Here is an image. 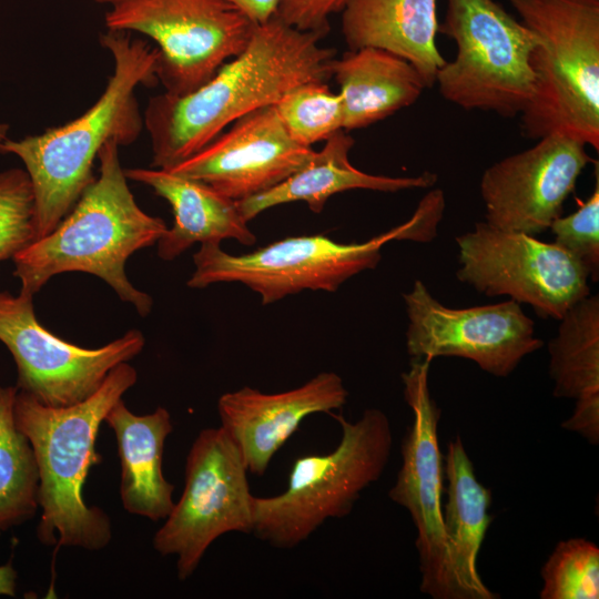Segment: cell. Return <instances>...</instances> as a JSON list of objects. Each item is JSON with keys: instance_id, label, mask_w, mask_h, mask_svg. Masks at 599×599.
I'll return each instance as SVG.
<instances>
[{"instance_id": "6da1fadb", "label": "cell", "mask_w": 599, "mask_h": 599, "mask_svg": "<svg viewBox=\"0 0 599 599\" xmlns=\"http://www.w3.org/2000/svg\"><path fill=\"white\" fill-rule=\"evenodd\" d=\"M325 37L302 31L275 14L256 24L246 47L194 91L149 100L143 114L152 165L170 169L214 140L245 114L274 105L293 88L332 75L334 50Z\"/></svg>"}, {"instance_id": "7a4b0ae2", "label": "cell", "mask_w": 599, "mask_h": 599, "mask_svg": "<svg viewBox=\"0 0 599 599\" xmlns=\"http://www.w3.org/2000/svg\"><path fill=\"white\" fill-rule=\"evenodd\" d=\"M100 41L112 54L114 71L95 103L61 126L0 143V152L17 155L31 180L37 238L51 232L93 182L94 160L108 141L122 146L138 139L143 118L135 89L159 81L156 48L115 30H108Z\"/></svg>"}, {"instance_id": "3957f363", "label": "cell", "mask_w": 599, "mask_h": 599, "mask_svg": "<svg viewBox=\"0 0 599 599\" xmlns=\"http://www.w3.org/2000/svg\"><path fill=\"white\" fill-rule=\"evenodd\" d=\"M119 146L114 140L102 146L99 176L51 232L12 258L21 294L33 297L57 274L84 272L103 280L142 317L150 313L152 297L131 284L124 266L134 252L156 243L167 227L135 202Z\"/></svg>"}, {"instance_id": "277c9868", "label": "cell", "mask_w": 599, "mask_h": 599, "mask_svg": "<svg viewBox=\"0 0 599 599\" xmlns=\"http://www.w3.org/2000/svg\"><path fill=\"white\" fill-rule=\"evenodd\" d=\"M136 380L135 368L120 363L93 395L65 407L47 406L18 389L16 423L32 446L39 471L40 542L87 550H100L110 542L109 516L88 506L82 490L90 468L102 461L95 450L99 428Z\"/></svg>"}, {"instance_id": "5b68a950", "label": "cell", "mask_w": 599, "mask_h": 599, "mask_svg": "<svg viewBox=\"0 0 599 599\" xmlns=\"http://www.w3.org/2000/svg\"><path fill=\"white\" fill-rule=\"evenodd\" d=\"M535 34L522 134L569 135L599 150V0H510Z\"/></svg>"}, {"instance_id": "8992f818", "label": "cell", "mask_w": 599, "mask_h": 599, "mask_svg": "<svg viewBox=\"0 0 599 599\" xmlns=\"http://www.w3.org/2000/svg\"><path fill=\"white\" fill-rule=\"evenodd\" d=\"M444 210V192L435 189L420 200L409 220L362 243H338L319 234L288 236L241 255L226 253L220 244H201L187 286L241 283L256 292L263 304L304 290L335 292L352 276L376 267L386 243L433 240Z\"/></svg>"}, {"instance_id": "52a82bcc", "label": "cell", "mask_w": 599, "mask_h": 599, "mask_svg": "<svg viewBox=\"0 0 599 599\" xmlns=\"http://www.w3.org/2000/svg\"><path fill=\"white\" fill-rule=\"evenodd\" d=\"M333 416L342 429L337 447L295 459L283 493L253 497L252 534L273 547L294 548L326 520L347 516L385 470L393 447L386 414L367 408L355 423Z\"/></svg>"}, {"instance_id": "ba28073f", "label": "cell", "mask_w": 599, "mask_h": 599, "mask_svg": "<svg viewBox=\"0 0 599 599\" xmlns=\"http://www.w3.org/2000/svg\"><path fill=\"white\" fill-rule=\"evenodd\" d=\"M438 32L457 53L438 71L444 99L464 110L519 115L534 92L530 54L535 34L495 0H447Z\"/></svg>"}, {"instance_id": "9c48e42d", "label": "cell", "mask_w": 599, "mask_h": 599, "mask_svg": "<svg viewBox=\"0 0 599 599\" xmlns=\"http://www.w3.org/2000/svg\"><path fill=\"white\" fill-rule=\"evenodd\" d=\"M108 30L139 32L156 43L158 79L184 95L207 82L248 43L256 27L227 0H115Z\"/></svg>"}, {"instance_id": "30bf717a", "label": "cell", "mask_w": 599, "mask_h": 599, "mask_svg": "<svg viewBox=\"0 0 599 599\" xmlns=\"http://www.w3.org/2000/svg\"><path fill=\"white\" fill-rule=\"evenodd\" d=\"M243 457L220 426L194 439L185 463V485L153 537L162 556L177 557V578L196 570L207 548L224 534H252L253 495Z\"/></svg>"}, {"instance_id": "8fae6325", "label": "cell", "mask_w": 599, "mask_h": 599, "mask_svg": "<svg viewBox=\"0 0 599 599\" xmlns=\"http://www.w3.org/2000/svg\"><path fill=\"white\" fill-rule=\"evenodd\" d=\"M456 243L461 283L487 296L528 304L539 317L559 321L590 294L585 267L554 242L478 222Z\"/></svg>"}, {"instance_id": "7c38bea8", "label": "cell", "mask_w": 599, "mask_h": 599, "mask_svg": "<svg viewBox=\"0 0 599 599\" xmlns=\"http://www.w3.org/2000/svg\"><path fill=\"white\" fill-rule=\"evenodd\" d=\"M32 300L0 292V342L17 364V388L47 406L65 407L89 398L112 368L134 358L145 345L138 329L98 348L65 342L38 322Z\"/></svg>"}, {"instance_id": "4fadbf2b", "label": "cell", "mask_w": 599, "mask_h": 599, "mask_svg": "<svg viewBox=\"0 0 599 599\" xmlns=\"http://www.w3.org/2000/svg\"><path fill=\"white\" fill-rule=\"evenodd\" d=\"M430 359H413L403 377L413 423L402 444V467L388 496L410 515L417 530L420 591L434 599H459L447 557L443 525L444 469L438 443L440 410L428 386Z\"/></svg>"}, {"instance_id": "5bb4252c", "label": "cell", "mask_w": 599, "mask_h": 599, "mask_svg": "<svg viewBox=\"0 0 599 599\" xmlns=\"http://www.w3.org/2000/svg\"><path fill=\"white\" fill-rule=\"evenodd\" d=\"M403 297L408 318L406 348L413 359L461 357L486 373L507 377L524 357L544 345L534 321L512 300L451 308L419 280Z\"/></svg>"}, {"instance_id": "9a60e30c", "label": "cell", "mask_w": 599, "mask_h": 599, "mask_svg": "<svg viewBox=\"0 0 599 599\" xmlns=\"http://www.w3.org/2000/svg\"><path fill=\"white\" fill-rule=\"evenodd\" d=\"M586 146L569 135L552 133L487 167L479 184L485 222L532 236L549 230L592 161Z\"/></svg>"}, {"instance_id": "2e32d148", "label": "cell", "mask_w": 599, "mask_h": 599, "mask_svg": "<svg viewBox=\"0 0 599 599\" xmlns=\"http://www.w3.org/2000/svg\"><path fill=\"white\" fill-rule=\"evenodd\" d=\"M313 152L311 146L290 135L275 106L268 105L237 119L230 130L166 170L202 181L225 196L241 201L283 182L300 170Z\"/></svg>"}, {"instance_id": "e0dca14e", "label": "cell", "mask_w": 599, "mask_h": 599, "mask_svg": "<svg viewBox=\"0 0 599 599\" xmlns=\"http://www.w3.org/2000/svg\"><path fill=\"white\" fill-rule=\"evenodd\" d=\"M348 392L334 372H322L296 388L274 394L248 386L217 400L221 427L238 448L247 471L264 475L272 458L315 413H332L347 402Z\"/></svg>"}, {"instance_id": "ac0fdd59", "label": "cell", "mask_w": 599, "mask_h": 599, "mask_svg": "<svg viewBox=\"0 0 599 599\" xmlns=\"http://www.w3.org/2000/svg\"><path fill=\"white\" fill-rule=\"evenodd\" d=\"M124 173L128 179L150 186L172 207L173 226L156 242L162 260L171 261L197 242L220 244L230 238L244 245L256 242L237 201L211 185L159 167H134Z\"/></svg>"}, {"instance_id": "d6986e66", "label": "cell", "mask_w": 599, "mask_h": 599, "mask_svg": "<svg viewBox=\"0 0 599 599\" xmlns=\"http://www.w3.org/2000/svg\"><path fill=\"white\" fill-rule=\"evenodd\" d=\"M437 0H353L342 11V32L351 50L374 47L408 61L426 88L447 62L436 44Z\"/></svg>"}, {"instance_id": "ffe728a7", "label": "cell", "mask_w": 599, "mask_h": 599, "mask_svg": "<svg viewBox=\"0 0 599 599\" xmlns=\"http://www.w3.org/2000/svg\"><path fill=\"white\" fill-rule=\"evenodd\" d=\"M354 140L345 130H338L325 140L321 151L313 152L307 162L274 187L237 201L240 211L248 222L270 207L290 202H305L314 213L323 211L327 200L337 193L364 189L398 192L427 189L437 175L424 172L417 176H386L363 172L352 165L348 153Z\"/></svg>"}, {"instance_id": "44dd1931", "label": "cell", "mask_w": 599, "mask_h": 599, "mask_svg": "<svg viewBox=\"0 0 599 599\" xmlns=\"http://www.w3.org/2000/svg\"><path fill=\"white\" fill-rule=\"evenodd\" d=\"M443 469L448 484L443 525L448 566L458 597L498 598L483 582L477 569L478 554L491 522V491L478 481L459 436L448 444Z\"/></svg>"}, {"instance_id": "7402d4cb", "label": "cell", "mask_w": 599, "mask_h": 599, "mask_svg": "<svg viewBox=\"0 0 599 599\" xmlns=\"http://www.w3.org/2000/svg\"><path fill=\"white\" fill-rule=\"evenodd\" d=\"M549 342V375L554 396L575 400L562 428L599 443V297L588 295L559 319Z\"/></svg>"}, {"instance_id": "603a6c76", "label": "cell", "mask_w": 599, "mask_h": 599, "mask_svg": "<svg viewBox=\"0 0 599 599\" xmlns=\"http://www.w3.org/2000/svg\"><path fill=\"white\" fill-rule=\"evenodd\" d=\"M104 422L116 438L123 508L154 521L165 519L174 506V486L162 473L165 439L173 430L170 413L158 407L151 414L135 415L121 398Z\"/></svg>"}, {"instance_id": "cb8c5ba5", "label": "cell", "mask_w": 599, "mask_h": 599, "mask_svg": "<svg viewBox=\"0 0 599 599\" xmlns=\"http://www.w3.org/2000/svg\"><path fill=\"white\" fill-rule=\"evenodd\" d=\"M339 85L343 130L366 128L415 103L426 84L405 59L380 48L349 50L332 63Z\"/></svg>"}, {"instance_id": "d4e9b609", "label": "cell", "mask_w": 599, "mask_h": 599, "mask_svg": "<svg viewBox=\"0 0 599 599\" xmlns=\"http://www.w3.org/2000/svg\"><path fill=\"white\" fill-rule=\"evenodd\" d=\"M17 386H0V530L31 519L38 508L39 471L28 437L14 418Z\"/></svg>"}, {"instance_id": "484cf974", "label": "cell", "mask_w": 599, "mask_h": 599, "mask_svg": "<svg viewBox=\"0 0 599 599\" xmlns=\"http://www.w3.org/2000/svg\"><path fill=\"white\" fill-rule=\"evenodd\" d=\"M282 123L298 143L311 146L343 130V105L339 93L326 82L312 81L286 92L274 104Z\"/></svg>"}, {"instance_id": "4316f807", "label": "cell", "mask_w": 599, "mask_h": 599, "mask_svg": "<svg viewBox=\"0 0 599 599\" xmlns=\"http://www.w3.org/2000/svg\"><path fill=\"white\" fill-rule=\"evenodd\" d=\"M541 599H598V546L583 538L559 541L541 568Z\"/></svg>"}, {"instance_id": "83f0119b", "label": "cell", "mask_w": 599, "mask_h": 599, "mask_svg": "<svg viewBox=\"0 0 599 599\" xmlns=\"http://www.w3.org/2000/svg\"><path fill=\"white\" fill-rule=\"evenodd\" d=\"M37 240V207L26 170L0 172V262L13 258Z\"/></svg>"}, {"instance_id": "f1b7e54d", "label": "cell", "mask_w": 599, "mask_h": 599, "mask_svg": "<svg viewBox=\"0 0 599 599\" xmlns=\"http://www.w3.org/2000/svg\"><path fill=\"white\" fill-rule=\"evenodd\" d=\"M596 185L578 209L552 221L549 230L555 235L554 243L573 256L587 271L593 282L599 277V176Z\"/></svg>"}, {"instance_id": "f546056e", "label": "cell", "mask_w": 599, "mask_h": 599, "mask_svg": "<svg viewBox=\"0 0 599 599\" xmlns=\"http://www.w3.org/2000/svg\"><path fill=\"white\" fill-rule=\"evenodd\" d=\"M353 0H278L275 16L302 30L326 34L329 18L342 12Z\"/></svg>"}, {"instance_id": "4dcf8cb0", "label": "cell", "mask_w": 599, "mask_h": 599, "mask_svg": "<svg viewBox=\"0 0 599 599\" xmlns=\"http://www.w3.org/2000/svg\"><path fill=\"white\" fill-rule=\"evenodd\" d=\"M237 7L256 24L272 18L277 9L278 0H227Z\"/></svg>"}, {"instance_id": "1f68e13d", "label": "cell", "mask_w": 599, "mask_h": 599, "mask_svg": "<svg viewBox=\"0 0 599 599\" xmlns=\"http://www.w3.org/2000/svg\"><path fill=\"white\" fill-rule=\"evenodd\" d=\"M18 573L11 561L0 565V596L14 597Z\"/></svg>"}, {"instance_id": "d6a6232c", "label": "cell", "mask_w": 599, "mask_h": 599, "mask_svg": "<svg viewBox=\"0 0 599 599\" xmlns=\"http://www.w3.org/2000/svg\"><path fill=\"white\" fill-rule=\"evenodd\" d=\"M9 125L0 122V143L8 139Z\"/></svg>"}, {"instance_id": "836d02e7", "label": "cell", "mask_w": 599, "mask_h": 599, "mask_svg": "<svg viewBox=\"0 0 599 599\" xmlns=\"http://www.w3.org/2000/svg\"><path fill=\"white\" fill-rule=\"evenodd\" d=\"M98 3H106V4H112L115 0H93Z\"/></svg>"}]
</instances>
